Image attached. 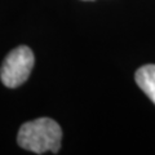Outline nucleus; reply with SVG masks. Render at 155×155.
<instances>
[{"mask_svg": "<svg viewBox=\"0 0 155 155\" xmlns=\"http://www.w3.org/2000/svg\"><path fill=\"white\" fill-rule=\"evenodd\" d=\"M62 130L51 118H39L27 122L19 128L17 141L22 149L35 154L48 151L58 153L61 147Z\"/></svg>", "mask_w": 155, "mask_h": 155, "instance_id": "obj_1", "label": "nucleus"}, {"mask_svg": "<svg viewBox=\"0 0 155 155\" xmlns=\"http://www.w3.org/2000/svg\"><path fill=\"white\" fill-rule=\"evenodd\" d=\"M34 67V53L28 47L21 45L13 49L5 57L2 69L0 78L4 85L8 88H17L23 84L30 76Z\"/></svg>", "mask_w": 155, "mask_h": 155, "instance_id": "obj_2", "label": "nucleus"}, {"mask_svg": "<svg viewBox=\"0 0 155 155\" xmlns=\"http://www.w3.org/2000/svg\"><path fill=\"white\" fill-rule=\"evenodd\" d=\"M136 83L155 104V65H145L136 71Z\"/></svg>", "mask_w": 155, "mask_h": 155, "instance_id": "obj_3", "label": "nucleus"}, {"mask_svg": "<svg viewBox=\"0 0 155 155\" xmlns=\"http://www.w3.org/2000/svg\"><path fill=\"white\" fill-rule=\"evenodd\" d=\"M85 2H93V0H85Z\"/></svg>", "mask_w": 155, "mask_h": 155, "instance_id": "obj_4", "label": "nucleus"}]
</instances>
